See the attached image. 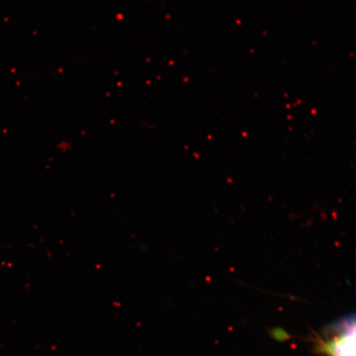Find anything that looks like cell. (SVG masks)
<instances>
[{
	"label": "cell",
	"mask_w": 356,
	"mask_h": 356,
	"mask_svg": "<svg viewBox=\"0 0 356 356\" xmlns=\"http://www.w3.org/2000/svg\"><path fill=\"white\" fill-rule=\"evenodd\" d=\"M314 345L316 353L323 356H356L355 314L329 324L316 336Z\"/></svg>",
	"instance_id": "cell-1"
}]
</instances>
